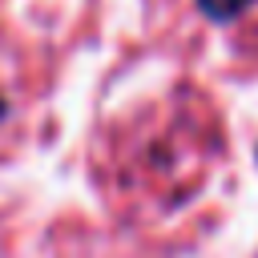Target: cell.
Returning <instances> with one entry per match:
<instances>
[{
    "label": "cell",
    "instance_id": "6da1fadb",
    "mask_svg": "<svg viewBox=\"0 0 258 258\" xmlns=\"http://www.w3.org/2000/svg\"><path fill=\"white\" fill-rule=\"evenodd\" d=\"M198 4H202V12H210V16L222 20V16H238L250 0H198Z\"/></svg>",
    "mask_w": 258,
    "mask_h": 258
}]
</instances>
